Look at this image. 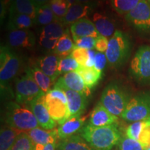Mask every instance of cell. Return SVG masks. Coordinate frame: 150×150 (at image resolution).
I'll list each match as a JSON object with an SVG mask.
<instances>
[{
  "mask_svg": "<svg viewBox=\"0 0 150 150\" xmlns=\"http://www.w3.org/2000/svg\"><path fill=\"white\" fill-rule=\"evenodd\" d=\"M80 136L97 150H112L122 136L117 124L97 127L88 123L81 131Z\"/></svg>",
  "mask_w": 150,
  "mask_h": 150,
  "instance_id": "obj_1",
  "label": "cell"
},
{
  "mask_svg": "<svg viewBox=\"0 0 150 150\" xmlns=\"http://www.w3.org/2000/svg\"><path fill=\"white\" fill-rule=\"evenodd\" d=\"M4 121L7 125L20 133H28L40 127L29 106L20 104L16 102H10L6 104Z\"/></svg>",
  "mask_w": 150,
  "mask_h": 150,
  "instance_id": "obj_2",
  "label": "cell"
},
{
  "mask_svg": "<svg viewBox=\"0 0 150 150\" xmlns=\"http://www.w3.org/2000/svg\"><path fill=\"white\" fill-rule=\"evenodd\" d=\"M127 92L115 83H110L102 92L100 103L110 113L121 117L130 100Z\"/></svg>",
  "mask_w": 150,
  "mask_h": 150,
  "instance_id": "obj_3",
  "label": "cell"
},
{
  "mask_svg": "<svg viewBox=\"0 0 150 150\" xmlns=\"http://www.w3.org/2000/svg\"><path fill=\"white\" fill-rule=\"evenodd\" d=\"M131 49L130 40L126 33L117 30L108 41L105 52L110 66L118 67L126 61Z\"/></svg>",
  "mask_w": 150,
  "mask_h": 150,
  "instance_id": "obj_4",
  "label": "cell"
},
{
  "mask_svg": "<svg viewBox=\"0 0 150 150\" xmlns=\"http://www.w3.org/2000/svg\"><path fill=\"white\" fill-rule=\"evenodd\" d=\"M22 65L20 57L7 46H1L0 50V81L1 92L8 90V83L20 70Z\"/></svg>",
  "mask_w": 150,
  "mask_h": 150,
  "instance_id": "obj_5",
  "label": "cell"
},
{
  "mask_svg": "<svg viewBox=\"0 0 150 150\" xmlns=\"http://www.w3.org/2000/svg\"><path fill=\"white\" fill-rule=\"evenodd\" d=\"M45 104L50 115L60 125L70 119V112L66 95L62 90H50L45 94Z\"/></svg>",
  "mask_w": 150,
  "mask_h": 150,
  "instance_id": "obj_6",
  "label": "cell"
},
{
  "mask_svg": "<svg viewBox=\"0 0 150 150\" xmlns=\"http://www.w3.org/2000/svg\"><path fill=\"white\" fill-rule=\"evenodd\" d=\"M129 74L137 83L149 85L150 46H141L137 50L131 61Z\"/></svg>",
  "mask_w": 150,
  "mask_h": 150,
  "instance_id": "obj_7",
  "label": "cell"
},
{
  "mask_svg": "<svg viewBox=\"0 0 150 150\" xmlns=\"http://www.w3.org/2000/svg\"><path fill=\"white\" fill-rule=\"evenodd\" d=\"M150 117V93H142L130 99L121 117L129 122L143 121Z\"/></svg>",
  "mask_w": 150,
  "mask_h": 150,
  "instance_id": "obj_8",
  "label": "cell"
},
{
  "mask_svg": "<svg viewBox=\"0 0 150 150\" xmlns=\"http://www.w3.org/2000/svg\"><path fill=\"white\" fill-rule=\"evenodd\" d=\"M45 93L40 88L33 79L26 73L18 78L15 85V97L18 104L29 105L30 103Z\"/></svg>",
  "mask_w": 150,
  "mask_h": 150,
  "instance_id": "obj_9",
  "label": "cell"
},
{
  "mask_svg": "<svg viewBox=\"0 0 150 150\" xmlns=\"http://www.w3.org/2000/svg\"><path fill=\"white\" fill-rule=\"evenodd\" d=\"M125 18L131 26L142 32L150 31V4L141 0L135 8L126 14Z\"/></svg>",
  "mask_w": 150,
  "mask_h": 150,
  "instance_id": "obj_10",
  "label": "cell"
},
{
  "mask_svg": "<svg viewBox=\"0 0 150 150\" xmlns=\"http://www.w3.org/2000/svg\"><path fill=\"white\" fill-rule=\"evenodd\" d=\"M54 88L62 90L66 95L68 108L70 112V118L80 116L83 113L88 104L87 97L78 92L67 88L65 86L58 82H56Z\"/></svg>",
  "mask_w": 150,
  "mask_h": 150,
  "instance_id": "obj_11",
  "label": "cell"
},
{
  "mask_svg": "<svg viewBox=\"0 0 150 150\" xmlns=\"http://www.w3.org/2000/svg\"><path fill=\"white\" fill-rule=\"evenodd\" d=\"M34 114L39 126L45 130L55 129L56 122L52 119L45 104V95L35 99L28 105Z\"/></svg>",
  "mask_w": 150,
  "mask_h": 150,
  "instance_id": "obj_12",
  "label": "cell"
},
{
  "mask_svg": "<svg viewBox=\"0 0 150 150\" xmlns=\"http://www.w3.org/2000/svg\"><path fill=\"white\" fill-rule=\"evenodd\" d=\"M56 82L65 86L67 88L78 92L87 97L91 95V90L86 86L83 79L76 71L65 73Z\"/></svg>",
  "mask_w": 150,
  "mask_h": 150,
  "instance_id": "obj_13",
  "label": "cell"
},
{
  "mask_svg": "<svg viewBox=\"0 0 150 150\" xmlns=\"http://www.w3.org/2000/svg\"><path fill=\"white\" fill-rule=\"evenodd\" d=\"M8 42L13 47L32 48L35 44V37L29 29L13 30L8 33Z\"/></svg>",
  "mask_w": 150,
  "mask_h": 150,
  "instance_id": "obj_14",
  "label": "cell"
},
{
  "mask_svg": "<svg viewBox=\"0 0 150 150\" xmlns=\"http://www.w3.org/2000/svg\"><path fill=\"white\" fill-rule=\"evenodd\" d=\"M118 117L108 111L99 102L91 112L88 120L89 125L94 127H104L116 124Z\"/></svg>",
  "mask_w": 150,
  "mask_h": 150,
  "instance_id": "obj_15",
  "label": "cell"
},
{
  "mask_svg": "<svg viewBox=\"0 0 150 150\" xmlns=\"http://www.w3.org/2000/svg\"><path fill=\"white\" fill-rule=\"evenodd\" d=\"M70 31L74 41L83 37H93L97 38L100 35L93 22L86 18L81 19L71 24Z\"/></svg>",
  "mask_w": 150,
  "mask_h": 150,
  "instance_id": "obj_16",
  "label": "cell"
},
{
  "mask_svg": "<svg viewBox=\"0 0 150 150\" xmlns=\"http://www.w3.org/2000/svg\"><path fill=\"white\" fill-rule=\"evenodd\" d=\"M87 119V116L80 115L77 117H71L65 122L63 125H60L57 129L58 135L60 140L74 136L77 132H81Z\"/></svg>",
  "mask_w": 150,
  "mask_h": 150,
  "instance_id": "obj_17",
  "label": "cell"
},
{
  "mask_svg": "<svg viewBox=\"0 0 150 150\" xmlns=\"http://www.w3.org/2000/svg\"><path fill=\"white\" fill-rule=\"evenodd\" d=\"M61 58L54 53L40 57L38 61V67L55 82L59 76V64Z\"/></svg>",
  "mask_w": 150,
  "mask_h": 150,
  "instance_id": "obj_18",
  "label": "cell"
},
{
  "mask_svg": "<svg viewBox=\"0 0 150 150\" xmlns=\"http://www.w3.org/2000/svg\"><path fill=\"white\" fill-rule=\"evenodd\" d=\"M28 134L34 145L41 144L46 145L50 143H54L59 142V135L57 129L52 130H45L38 127L32 129L28 132Z\"/></svg>",
  "mask_w": 150,
  "mask_h": 150,
  "instance_id": "obj_19",
  "label": "cell"
},
{
  "mask_svg": "<svg viewBox=\"0 0 150 150\" xmlns=\"http://www.w3.org/2000/svg\"><path fill=\"white\" fill-rule=\"evenodd\" d=\"M39 7L34 0H16L8 8L9 14H24L35 20Z\"/></svg>",
  "mask_w": 150,
  "mask_h": 150,
  "instance_id": "obj_20",
  "label": "cell"
},
{
  "mask_svg": "<svg viewBox=\"0 0 150 150\" xmlns=\"http://www.w3.org/2000/svg\"><path fill=\"white\" fill-rule=\"evenodd\" d=\"M58 150H97L92 147L80 135H74L61 140L58 144Z\"/></svg>",
  "mask_w": 150,
  "mask_h": 150,
  "instance_id": "obj_21",
  "label": "cell"
},
{
  "mask_svg": "<svg viewBox=\"0 0 150 150\" xmlns=\"http://www.w3.org/2000/svg\"><path fill=\"white\" fill-rule=\"evenodd\" d=\"M93 22L100 35L111 38L115 32L114 22L104 15L96 13L93 15Z\"/></svg>",
  "mask_w": 150,
  "mask_h": 150,
  "instance_id": "obj_22",
  "label": "cell"
},
{
  "mask_svg": "<svg viewBox=\"0 0 150 150\" xmlns=\"http://www.w3.org/2000/svg\"><path fill=\"white\" fill-rule=\"evenodd\" d=\"M26 73L33 79L38 86L45 94L48 93L50 90H52V86L54 83L53 80L50 76L45 74L38 67V65L36 66L33 65L31 67H29L26 70Z\"/></svg>",
  "mask_w": 150,
  "mask_h": 150,
  "instance_id": "obj_23",
  "label": "cell"
},
{
  "mask_svg": "<svg viewBox=\"0 0 150 150\" xmlns=\"http://www.w3.org/2000/svg\"><path fill=\"white\" fill-rule=\"evenodd\" d=\"M89 9V6L87 4L78 2L73 4L70 6L67 14L61 22L64 24H72L81 19L85 18L88 13Z\"/></svg>",
  "mask_w": 150,
  "mask_h": 150,
  "instance_id": "obj_24",
  "label": "cell"
},
{
  "mask_svg": "<svg viewBox=\"0 0 150 150\" xmlns=\"http://www.w3.org/2000/svg\"><path fill=\"white\" fill-rule=\"evenodd\" d=\"M35 24V20L27 15L9 14L8 28L11 31L29 29Z\"/></svg>",
  "mask_w": 150,
  "mask_h": 150,
  "instance_id": "obj_25",
  "label": "cell"
},
{
  "mask_svg": "<svg viewBox=\"0 0 150 150\" xmlns=\"http://www.w3.org/2000/svg\"><path fill=\"white\" fill-rule=\"evenodd\" d=\"M20 134L21 133L7 125L1 127L0 131V150H11Z\"/></svg>",
  "mask_w": 150,
  "mask_h": 150,
  "instance_id": "obj_26",
  "label": "cell"
},
{
  "mask_svg": "<svg viewBox=\"0 0 150 150\" xmlns=\"http://www.w3.org/2000/svg\"><path fill=\"white\" fill-rule=\"evenodd\" d=\"M73 41L74 40H72L67 31H66V32L59 39L54 53L61 58L70 56L73 50L76 48L75 43Z\"/></svg>",
  "mask_w": 150,
  "mask_h": 150,
  "instance_id": "obj_27",
  "label": "cell"
},
{
  "mask_svg": "<svg viewBox=\"0 0 150 150\" xmlns=\"http://www.w3.org/2000/svg\"><path fill=\"white\" fill-rule=\"evenodd\" d=\"M83 79L84 83L89 89L94 88L99 82L102 78V72L95 70L94 67H81L76 71Z\"/></svg>",
  "mask_w": 150,
  "mask_h": 150,
  "instance_id": "obj_28",
  "label": "cell"
},
{
  "mask_svg": "<svg viewBox=\"0 0 150 150\" xmlns=\"http://www.w3.org/2000/svg\"><path fill=\"white\" fill-rule=\"evenodd\" d=\"M66 32L64 28V24L61 21H54L52 23L45 26L41 30L40 37H46L50 38L59 39Z\"/></svg>",
  "mask_w": 150,
  "mask_h": 150,
  "instance_id": "obj_29",
  "label": "cell"
},
{
  "mask_svg": "<svg viewBox=\"0 0 150 150\" xmlns=\"http://www.w3.org/2000/svg\"><path fill=\"white\" fill-rule=\"evenodd\" d=\"M54 21H56V18L50 7V4L48 3L39 7L35 19V24L45 27Z\"/></svg>",
  "mask_w": 150,
  "mask_h": 150,
  "instance_id": "obj_30",
  "label": "cell"
},
{
  "mask_svg": "<svg viewBox=\"0 0 150 150\" xmlns=\"http://www.w3.org/2000/svg\"><path fill=\"white\" fill-rule=\"evenodd\" d=\"M49 4L57 21H61L71 6L67 0H50Z\"/></svg>",
  "mask_w": 150,
  "mask_h": 150,
  "instance_id": "obj_31",
  "label": "cell"
},
{
  "mask_svg": "<svg viewBox=\"0 0 150 150\" xmlns=\"http://www.w3.org/2000/svg\"><path fill=\"white\" fill-rule=\"evenodd\" d=\"M141 0H111L112 8L119 14H127L132 11Z\"/></svg>",
  "mask_w": 150,
  "mask_h": 150,
  "instance_id": "obj_32",
  "label": "cell"
},
{
  "mask_svg": "<svg viewBox=\"0 0 150 150\" xmlns=\"http://www.w3.org/2000/svg\"><path fill=\"white\" fill-rule=\"evenodd\" d=\"M82 66L79 64L77 61L70 55L66 57L61 58L59 64V72L60 74L78 71Z\"/></svg>",
  "mask_w": 150,
  "mask_h": 150,
  "instance_id": "obj_33",
  "label": "cell"
},
{
  "mask_svg": "<svg viewBox=\"0 0 150 150\" xmlns=\"http://www.w3.org/2000/svg\"><path fill=\"white\" fill-rule=\"evenodd\" d=\"M34 143L28 133H21L17 137L16 142L11 150H33Z\"/></svg>",
  "mask_w": 150,
  "mask_h": 150,
  "instance_id": "obj_34",
  "label": "cell"
},
{
  "mask_svg": "<svg viewBox=\"0 0 150 150\" xmlns=\"http://www.w3.org/2000/svg\"><path fill=\"white\" fill-rule=\"evenodd\" d=\"M147 125L145 120L132 122L129 125L126 129V136L131 139L138 141L142 131Z\"/></svg>",
  "mask_w": 150,
  "mask_h": 150,
  "instance_id": "obj_35",
  "label": "cell"
},
{
  "mask_svg": "<svg viewBox=\"0 0 150 150\" xmlns=\"http://www.w3.org/2000/svg\"><path fill=\"white\" fill-rule=\"evenodd\" d=\"M117 145L118 150H146V148L140 142L129 138L127 136H122Z\"/></svg>",
  "mask_w": 150,
  "mask_h": 150,
  "instance_id": "obj_36",
  "label": "cell"
},
{
  "mask_svg": "<svg viewBox=\"0 0 150 150\" xmlns=\"http://www.w3.org/2000/svg\"><path fill=\"white\" fill-rule=\"evenodd\" d=\"M70 56L77 61L81 66L86 67V63L88 58V50L76 47L71 53Z\"/></svg>",
  "mask_w": 150,
  "mask_h": 150,
  "instance_id": "obj_37",
  "label": "cell"
},
{
  "mask_svg": "<svg viewBox=\"0 0 150 150\" xmlns=\"http://www.w3.org/2000/svg\"><path fill=\"white\" fill-rule=\"evenodd\" d=\"M76 47L85 49V50H93L95 47L96 38L93 37H83L74 41Z\"/></svg>",
  "mask_w": 150,
  "mask_h": 150,
  "instance_id": "obj_38",
  "label": "cell"
},
{
  "mask_svg": "<svg viewBox=\"0 0 150 150\" xmlns=\"http://www.w3.org/2000/svg\"><path fill=\"white\" fill-rule=\"evenodd\" d=\"M107 58H106V54L102 52H97L95 55V65H94V68L99 72H102L106 65L107 62Z\"/></svg>",
  "mask_w": 150,
  "mask_h": 150,
  "instance_id": "obj_39",
  "label": "cell"
},
{
  "mask_svg": "<svg viewBox=\"0 0 150 150\" xmlns=\"http://www.w3.org/2000/svg\"><path fill=\"white\" fill-rule=\"evenodd\" d=\"M147 125L142 131L140 135L138 142H140L145 148L150 146V122L147 120H145Z\"/></svg>",
  "mask_w": 150,
  "mask_h": 150,
  "instance_id": "obj_40",
  "label": "cell"
},
{
  "mask_svg": "<svg viewBox=\"0 0 150 150\" xmlns=\"http://www.w3.org/2000/svg\"><path fill=\"white\" fill-rule=\"evenodd\" d=\"M59 39L55 38H50L46 37H40L39 38V43L43 48L49 50H54L56 48V45H57Z\"/></svg>",
  "mask_w": 150,
  "mask_h": 150,
  "instance_id": "obj_41",
  "label": "cell"
},
{
  "mask_svg": "<svg viewBox=\"0 0 150 150\" xmlns=\"http://www.w3.org/2000/svg\"><path fill=\"white\" fill-rule=\"evenodd\" d=\"M108 40L106 37L103 36V35H99L98 38H96V42H95V50H97L99 52H106L107 50L108 45Z\"/></svg>",
  "mask_w": 150,
  "mask_h": 150,
  "instance_id": "obj_42",
  "label": "cell"
},
{
  "mask_svg": "<svg viewBox=\"0 0 150 150\" xmlns=\"http://www.w3.org/2000/svg\"><path fill=\"white\" fill-rule=\"evenodd\" d=\"M96 53L97 52H95L93 50H88V58L86 63V67H94Z\"/></svg>",
  "mask_w": 150,
  "mask_h": 150,
  "instance_id": "obj_43",
  "label": "cell"
},
{
  "mask_svg": "<svg viewBox=\"0 0 150 150\" xmlns=\"http://www.w3.org/2000/svg\"><path fill=\"white\" fill-rule=\"evenodd\" d=\"M58 144H59V142L47 144L45 146L43 150H58Z\"/></svg>",
  "mask_w": 150,
  "mask_h": 150,
  "instance_id": "obj_44",
  "label": "cell"
},
{
  "mask_svg": "<svg viewBox=\"0 0 150 150\" xmlns=\"http://www.w3.org/2000/svg\"><path fill=\"white\" fill-rule=\"evenodd\" d=\"M15 1H16V0H1V4H2L4 6H5L6 7V8H8V7H10V6Z\"/></svg>",
  "mask_w": 150,
  "mask_h": 150,
  "instance_id": "obj_45",
  "label": "cell"
},
{
  "mask_svg": "<svg viewBox=\"0 0 150 150\" xmlns=\"http://www.w3.org/2000/svg\"><path fill=\"white\" fill-rule=\"evenodd\" d=\"M34 1L38 5V6L40 7L41 6L48 4L50 1V0H34Z\"/></svg>",
  "mask_w": 150,
  "mask_h": 150,
  "instance_id": "obj_46",
  "label": "cell"
},
{
  "mask_svg": "<svg viewBox=\"0 0 150 150\" xmlns=\"http://www.w3.org/2000/svg\"><path fill=\"white\" fill-rule=\"evenodd\" d=\"M44 145H41V144H35L34 145V147H33V150H43L45 147Z\"/></svg>",
  "mask_w": 150,
  "mask_h": 150,
  "instance_id": "obj_47",
  "label": "cell"
},
{
  "mask_svg": "<svg viewBox=\"0 0 150 150\" xmlns=\"http://www.w3.org/2000/svg\"><path fill=\"white\" fill-rule=\"evenodd\" d=\"M93 1H95V0H76V2L84 4H87L88 5V4L93 2Z\"/></svg>",
  "mask_w": 150,
  "mask_h": 150,
  "instance_id": "obj_48",
  "label": "cell"
},
{
  "mask_svg": "<svg viewBox=\"0 0 150 150\" xmlns=\"http://www.w3.org/2000/svg\"><path fill=\"white\" fill-rule=\"evenodd\" d=\"M67 1H68V2L70 3L71 5L76 2V0H67Z\"/></svg>",
  "mask_w": 150,
  "mask_h": 150,
  "instance_id": "obj_49",
  "label": "cell"
},
{
  "mask_svg": "<svg viewBox=\"0 0 150 150\" xmlns=\"http://www.w3.org/2000/svg\"><path fill=\"white\" fill-rule=\"evenodd\" d=\"M146 150H150V146H149V147H147V148H146Z\"/></svg>",
  "mask_w": 150,
  "mask_h": 150,
  "instance_id": "obj_50",
  "label": "cell"
},
{
  "mask_svg": "<svg viewBox=\"0 0 150 150\" xmlns=\"http://www.w3.org/2000/svg\"><path fill=\"white\" fill-rule=\"evenodd\" d=\"M146 120H148V121H149V122H150V117H148V118H147V119H146Z\"/></svg>",
  "mask_w": 150,
  "mask_h": 150,
  "instance_id": "obj_51",
  "label": "cell"
},
{
  "mask_svg": "<svg viewBox=\"0 0 150 150\" xmlns=\"http://www.w3.org/2000/svg\"><path fill=\"white\" fill-rule=\"evenodd\" d=\"M146 1H147L148 2H149V1H150V0H146Z\"/></svg>",
  "mask_w": 150,
  "mask_h": 150,
  "instance_id": "obj_52",
  "label": "cell"
}]
</instances>
